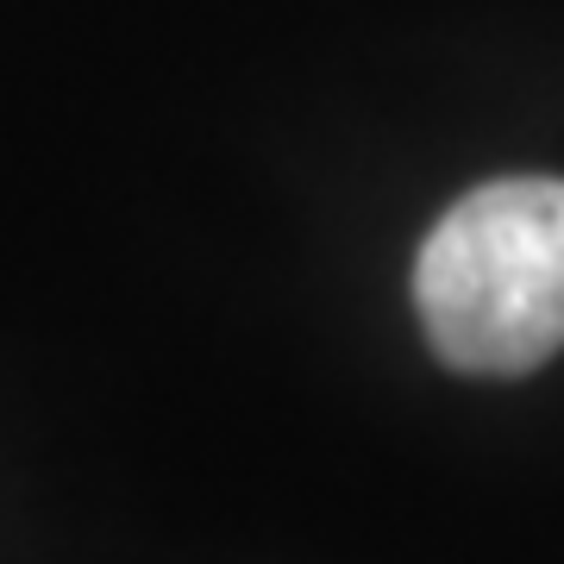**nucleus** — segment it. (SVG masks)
<instances>
[{
  "label": "nucleus",
  "instance_id": "f257e3e1",
  "mask_svg": "<svg viewBox=\"0 0 564 564\" xmlns=\"http://www.w3.org/2000/svg\"><path fill=\"white\" fill-rule=\"evenodd\" d=\"M426 345L464 377H527L564 351V182L502 176L440 214L414 258Z\"/></svg>",
  "mask_w": 564,
  "mask_h": 564
}]
</instances>
